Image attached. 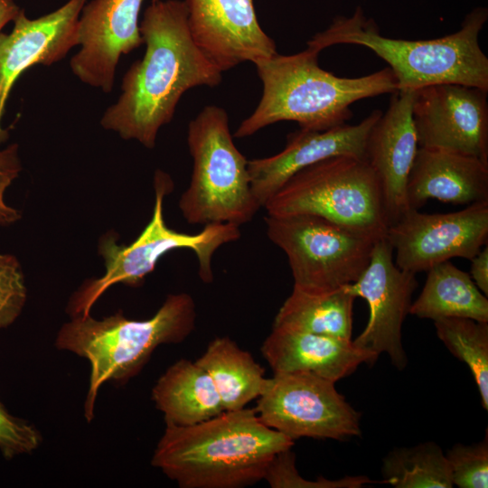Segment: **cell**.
<instances>
[{
    "mask_svg": "<svg viewBox=\"0 0 488 488\" xmlns=\"http://www.w3.org/2000/svg\"><path fill=\"white\" fill-rule=\"evenodd\" d=\"M453 485L459 488L488 487V435L473 445H454L446 454Z\"/></svg>",
    "mask_w": 488,
    "mask_h": 488,
    "instance_id": "cell-28",
    "label": "cell"
},
{
    "mask_svg": "<svg viewBox=\"0 0 488 488\" xmlns=\"http://www.w3.org/2000/svg\"><path fill=\"white\" fill-rule=\"evenodd\" d=\"M195 362L211 377L224 410H239L258 399L266 384L264 368L229 337H216Z\"/></svg>",
    "mask_w": 488,
    "mask_h": 488,
    "instance_id": "cell-23",
    "label": "cell"
},
{
    "mask_svg": "<svg viewBox=\"0 0 488 488\" xmlns=\"http://www.w3.org/2000/svg\"><path fill=\"white\" fill-rule=\"evenodd\" d=\"M152 399L164 414L165 424L191 426L224 411L208 373L195 361L173 363L152 389Z\"/></svg>",
    "mask_w": 488,
    "mask_h": 488,
    "instance_id": "cell-21",
    "label": "cell"
},
{
    "mask_svg": "<svg viewBox=\"0 0 488 488\" xmlns=\"http://www.w3.org/2000/svg\"><path fill=\"white\" fill-rule=\"evenodd\" d=\"M20 10L14 0H0V33L8 23L14 21Z\"/></svg>",
    "mask_w": 488,
    "mask_h": 488,
    "instance_id": "cell-33",
    "label": "cell"
},
{
    "mask_svg": "<svg viewBox=\"0 0 488 488\" xmlns=\"http://www.w3.org/2000/svg\"><path fill=\"white\" fill-rule=\"evenodd\" d=\"M145 0H91L78 21V52L70 61L84 84L109 93L122 55L144 43L139 15ZM156 1V0H151Z\"/></svg>",
    "mask_w": 488,
    "mask_h": 488,
    "instance_id": "cell-14",
    "label": "cell"
},
{
    "mask_svg": "<svg viewBox=\"0 0 488 488\" xmlns=\"http://www.w3.org/2000/svg\"><path fill=\"white\" fill-rule=\"evenodd\" d=\"M261 353L274 373H308L334 383L379 357L356 346L352 339L274 327L262 343Z\"/></svg>",
    "mask_w": 488,
    "mask_h": 488,
    "instance_id": "cell-19",
    "label": "cell"
},
{
    "mask_svg": "<svg viewBox=\"0 0 488 488\" xmlns=\"http://www.w3.org/2000/svg\"><path fill=\"white\" fill-rule=\"evenodd\" d=\"M268 215L311 214L374 239L389 220L378 178L365 159L337 155L292 176L264 205Z\"/></svg>",
    "mask_w": 488,
    "mask_h": 488,
    "instance_id": "cell-8",
    "label": "cell"
},
{
    "mask_svg": "<svg viewBox=\"0 0 488 488\" xmlns=\"http://www.w3.org/2000/svg\"><path fill=\"white\" fill-rule=\"evenodd\" d=\"M488 90L455 83L414 90L412 116L418 147L488 163Z\"/></svg>",
    "mask_w": 488,
    "mask_h": 488,
    "instance_id": "cell-12",
    "label": "cell"
},
{
    "mask_svg": "<svg viewBox=\"0 0 488 488\" xmlns=\"http://www.w3.org/2000/svg\"><path fill=\"white\" fill-rule=\"evenodd\" d=\"M413 100L414 90L392 93L387 110L373 125L366 141L365 160L380 183L389 226L408 210L407 183L418 149Z\"/></svg>",
    "mask_w": 488,
    "mask_h": 488,
    "instance_id": "cell-18",
    "label": "cell"
},
{
    "mask_svg": "<svg viewBox=\"0 0 488 488\" xmlns=\"http://www.w3.org/2000/svg\"><path fill=\"white\" fill-rule=\"evenodd\" d=\"M155 204L150 221L129 245L117 243V235L108 232L100 238L98 250L104 259L105 273L86 281L70 297L67 312L70 317L90 314L98 299L113 285L132 287L142 285L154 271L159 259L177 249L192 250L198 259L199 276L204 283L213 280L211 259L215 251L240 238L239 227L230 223L204 225L196 234L176 231L167 227L164 219V199L174 188L171 177L157 170L154 178Z\"/></svg>",
    "mask_w": 488,
    "mask_h": 488,
    "instance_id": "cell-6",
    "label": "cell"
},
{
    "mask_svg": "<svg viewBox=\"0 0 488 488\" xmlns=\"http://www.w3.org/2000/svg\"><path fill=\"white\" fill-rule=\"evenodd\" d=\"M42 441L40 431L33 424L10 414L0 400V451L5 459L31 454Z\"/></svg>",
    "mask_w": 488,
    "mask_h": 488,
    "instance_id": "cell-30",
    "label": "cell"
},
{
    "mask_svg": "<svg viewBox=\"0 0 488 488\" xmlns=\"http://www.w3.org/2000/svg\"><path fill=\"white\" fill-rule=\"evenodd\" d=\"M470 277L479 290L488 296V246L487 244L471 259Z\"/></svg>",
    "mask_w": 488,
    "mask_h": 488,
    "instance_id": "cell-32",
    "label": "cell"
},
{
    "mask_svg": "<svg viewBox=\"0 0 488 488\" xmlns=\"http://www.w3.org/2000/svg\"><path fill=\"white\" fill-rule=\"evenodd\" d=\"M265 222L268 239L287 257L294 287L309 294L354 283L379 239L311 214H267Z\"/></svg>",
    "mask_w": 488,
    "mask_h": 488,
    "instance_id": "cell-9",
    "label": "cell"
},
{
    "mask_svg": "<svg viewBox=\"0 0 488 488\" xmlns=\"http://www.w3.org/2000/svg\"><path fill=\"white\" fill-rule=\"evenodd\" d=\"M196 305L186 293L167 296L157 312L145 320L126 317L121 310L95 319L77 315L61 325L55 346L85 358L90 365L84 417L94 418L100 387L107 381L123 384L137 375L161 344L179 343L194 330Z\"/></svg>",
    "mask_w": 488,
    "mask_h": 488,
    "instance_id": "cell-5",
    "label": "cell"
},
{
    "mask_svg": "<svg viewBox=\"0 0 488 488\" xmlns=\"http://www.w3.org/2000/svg\"><path fill=\"white\" fill-rule=\"evenodd\" d=\"M488 20V9L470 11L453 33L431 40L393 39L380 34L375 21L361 7L350 16H337L315 33L307 48L320 52L335 44H356L371 50L392 70L398 90L455 83L488 90V58L479 34Z\"/></svg>",
    "mask_w": 488,
    "mask_h": 488,
    "instance_id": "cell-4",
    "label": "cell"
},
{
    "mask_svg": "<svg viewBox=\"0 0 488 488\" xmlns=\"http://www.w3.org/2000/svg\"><path fill=\"white\" fill-rule=\"evenodd\" d=\"M293 446L244 408L191 426L165 424L151 464L182 488H240L264 480L273 458Z\"/></svg>",
    "mask_w": 488,
    "mask_h": 488,
    "instance_id": "cell-2",
    "label": "cell"
},
{
    "mask_svg": "<svg viewBox=\"0 0 488 488\" xmlns=\"http://www.w3.org/2000/svg\"><path fill=\"white\" fill-rule=\"evenodd\" d=\"M408 209L429 199L469 205L488 201V163L457 153L418 147L407 183Z\"/></svg>",
    "mask_w": 488,
    "mask_h": 488,
    "instance_id": "cell-20",
    "label": "cell"
},
{
    "mask_svg": "<svg viewBox=\"0 0 488 488\" xmlns=\"http://www.w3.org/2000/svg\"><path fill=\"white\" fill-rule=\"evenodd\" d=\"M419 296L411 304L409 314L433 321L448 317L488 322V299L470 275L450 260L427 271Z\"/></svg>",
    "mask_w": 488,
    "mask_h": 488,
    "instance_id": "cell-22",
    "label": "cell"
},
{
    "mask_svg": "<svg viewBox=\"0 0 488 488\" xmlns=\"http://www.w3.org/2000/svg\"><path fill=\"white\" fill-rule=\"evenodd\" d=\"M87 0H69L35 19L20 10L9 33H0V145L9 137L2 125L13 87L30 67L52 65L78 46V21Z\"/></svg>",
    "mask_w": 488,
    "mask_h": 488,
    "instance_id": "cell-15",
    "label": "cell"
},
{
    "mask_svg": "<svg viewBox=\"0 0 488 488\" xmlns=\"http://www.w3.org/2000/svg\"><path fill=\"white\" fill-rule=\"evenodd\" d=\"M385 238L396 253L395 264L413 274L453 258L471 260L487 244L488 201L448 213L408 209Z\"/></svg>",
    "mask_w": 488,
    "mask_h": 488,
    "instance_id": "cell-11",
    "label": "cell"
},
{
    "mask_svg": "<svg viewBox=\"0 0 488 488\" xmlns=\"http://www.w3.org/2000/svg\"><path fill=\"white\" fill-rule=\"evenodd\" d=\"M393 249L385 237L376 240L369 265L352 284L344 286L352 296L366 300L370 317L364 330L352 340L378 356L385 352L398 370L408 363L401 329L409 314L418 286L416 274L400 269L393 259Z\"/></svg>",
    "mask_w": 488,
    "mask_h": 488,
    "instance_id": "cell-13",
    "label": "cell"
},
{
    "mask_svg": "<svg viewBox=\"0 0 488 488\" xmlns=\"http://www.w3.org/2000/svg\"><path fill=\"white\" fill-rule=\"evenodd\" d=\"M187 18L184 1H151L139 23L145 54L125 73L121 94L100 119L103 128L153 149L183 93L221 83L222 72L193 42Z\"/></svg>",
    "mask_w": 488,
    "mask_h": 488,
    "instance_id": "cell-1",
    "label": "cell"
},
{
    "mask_svg": "<svg viewBox=\"0 0 488 488\" xmlns=\"http://www.w3.org/2000/svg\"><path fill=\"white\" fill-rule=\"evenodd\" d=\"M264 480L272 488H361L371 483H383L365 475L345 476L330 480L320 476L315 481L304 479L296 469V455L291 448L278 453L270 462Z\"/></svg>",
    "mask_w": 488,
    "mask_h": 488,
    "instance_id": "cell-27",
    "label": "cell"
},
{
    "mask_svg": "<svg viewBox=\"0 0 488 488\" xmlns=\"http://www.w3.org/2000/svg\"><path fill=\"white\" fill-rule=\"evenodd\" d=\"M382 481L395 488H452L448 462L433 441L397 447L382 461Z\"/></svg>",
    "mask_w": 488,
    "mask_h": 488,
    "instance_id": "cell-25",
    "label": "cell"
},
{
    "mask_svg": "<svg viewBox=\"0 0 488 488\" xmlns=\"http://www.w3.org/2000/svg\"><path fill=\"white\" fill-rule=\"evenodd\" d=\"M382 112L373 110L355 125L343 124L326 130L299 129L287 136L278 154L248 161L252 193L261 208L301 170L320 161L352 155L365 159L369 133Z\"/></svg>",
    "mask_w": 488,
    "mask_h": 488,
    "instance_id": "cell-17",
    "label": "cell"
},
{
    "mask_svg": "<svg viewBox=\"0 0 488 488\" xmlns=\"http://www.w3.org/2000/svg\"><path fill=\"white\" fill-rule=\"evenodd\" d=\"M269 427L292 440H346L361 436V413L335 383L308 373H274L255 408Z\"/></svg>",
    "mask_w": 488,
    "mask_h": 488,
    "instance_id": "cell-10",
    "label": "cell"
},
{
    "mask_svg": "<svg viewBox=\"0 0 488 488\" xmlns=\"http://www.w3.org/2000/svg\"><path fill=\"white\" fill-rule=\"evenodd\" d=\"M436 334L446 349L465 362L478 388L483 408L488 410V322L464 317L434 321Z\"/></svg>",
    "mask_w": 488,
    "mask_h": 488,
    "instance_id": "cell-26",
    "label": "cell"
},
{
    "mask_svg": "<svg viewBox=\"0 0 488 488\" xmlns=\"http://www.w3.org/2000/svg\"><path fill=\"white\" fill-rule=\"evenodd\" d=\"M195 44L221 72L271 57L276 43L261 28L253 0H184Z\"/></svg>",
    "mask_w": 488,
    "mask_h": 488,
    "instance_id": "cell-16",
    "label": "cell"
},
{
    "mask_svg": "<svg viewBox=\"0 0 488 488\" xmlns=\"http://www.w3.org/2000/svg\"><path fill=\"white\" fill-rule=\"evenodd\" d=\"M319 53L306 47L296 54L276 53L256 61L262 97L234 136H252L279 121L297 122L301 129L326 130L352 117V103L398 90L389 67L358 78L338 77L319 66Z\"/></svg>",
    "mask_w": 488,
    "mask_h": 488,
    "instance_id": "cell-3",
    "label": "cell"
},
{
    "mask_svg": "<svg viewBox=\"0 0 488 488\" xmlns=\"http://www.w3.org/2000/svg\"><path fill=\"white\" fill-rule=\"evenodd\" d=\"M187 143L192 173L179 200L185 221L239 227L250 221L261 207L251 191L248 160L234 145L226 111L215 105L204 107L189 123Z\"/></svg>",
    "mask_w": 488,
    "mask_h": 488,
    "instance_id": "cell-7",
    "label": "cell"
},
{
    "mask_svg": "<svg viewBox=\"0 0 488 488\" xmlns=\"http://www.w3.org/2000/svg\"><path fill=\"white\" fill-rule=\"evenodd\" d=\"M354 299L343 286L324 294H309L293 287L272 327L352 340Z\"/></svg>",
    "mask_w": 488,
    "mask_h": 488,
    "instance_id": "cell-24",
    "label": "cell"
},
{
    "mask_svg": "<svg viewBox=\"0 0 488 488\" xmlns=\"http://www.w3.org/2000/svg\"><path fill=\"white\" fill-rule=\"evenodd\" d=\"M22 168L18 144H11L0 150V226L12 225L22 217L20 211L8 205L5 200L6 190L17 179Z\"/></svg>",
    "mask_w": 488,
    "mask_h": 488,
    "instance_id": "cell-31",
    "label": "cell"
},
{
    "mask_svg": "<svg viewBox=\"0 0 488 488\" xmlns=\"http://www.w3.org/2000/svg\"><path fill=\"white\" fill-rule=\"evenodd\" d=\"M26 300L27 287L18 258L0 253V330L16 321Z\"/></svg>",
    "mask_w": 488,
    "mask_h": 488,
    "instance_id": "cell-29",
    "label": "cell"
}]
</instances>
